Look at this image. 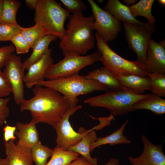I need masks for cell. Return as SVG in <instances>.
I'll return each instance as SVG.
<instances>
[{
    "instance_id": "cell-1",
    "label": "cell",
    "mask_w": 165,
    "mask_h": 165,
    "mask_svg": "<svg viewBox=\"0 0 165 165\" xmlns=\"http://www.w3.org/2000/svg\"><path fill=\"white\" fill-rule=\"evenodd\" d=\"M32 90L34 96L24 99L20 106V111H29L31 120L36 124L44 123L54 128L62 117L70 108L61 94L52 89L35 85Z\"/></svg>"
},
{
    "instance_id": "cell-2",
    "label": "cell",
    "mask_w": 165,
    "mask_h": 165,
    "mask_svg": "<svg viewBox=\"0 0 165 165\" xmlns=\"http://www.w3.org/2000/svg\"><path fill=\"white\" fill-rule=\"evenodd\" d=\"M67 29L59 43L63 55H84L94 48V37L92 25L94 21L93 14L85 17L82 12L70 14Z\"/></svg>"
},
{
    "instance_id": "cell-3",
    "label": "cell",
    "mask_w": 165,
    "mask_h": 165,
    "mask_svg": "<svg viewBox=\"0 0 165 165\" xmlns=\"http://www.w3.org/2000/svg\"><path fill=\"white\" fill-rule=\"evenodd\" d=\"M35 85L49 88L63 95L70 108L76 106L79 102L78 96L88 94L97 91H109L106 87L97 82L86 79L85 76L79 74L64 78L44 80Z\"/></svg>"
},
{
    "instance_id": "cell-4",
    "label": "cell",
    "mask_w": 165,
    "mask_h": 165,
    "mask_svg": "<svg viewBox=\"0 0 165 165\" xmlns=\"http://www.w3.org/2000/svg\"><path fill=\"white\" fill-rule=\"evenodd\" d=\"M34 21L41 25L46 35L61 40L66 30L64 24L70 12L54 0H38L35 9Z\"/></svg>"
},
{
    "instance_id": "cell-5",
    "label": "cell",
    "mask_w": 165,
    "mask_h": 165,
    "mask_svg": "<svg viewBox=\"0 0 165 165\" xmlns=\"http://www.w3.org/2000/svg\"><path fill=\"white\" fill-rule=\"evenodd\" d=\"M151 95L137 94L124 87L87 98L84 102L92 107L106 108L114 116H121L131 112L132 107L135 102L148 98Z\"/></svg>"
},
{
    "instance_id": "cell-6",
    "label": "cell",
    "mask_w": 165,
    "mask_h": 165,
    "mask_svg": "<svg viewBox=\"0 0 165 165\" xmlns=\"http://www.w3.org/2000/svg\"><path fill=\"white\" fill-rule=\"evenodd\" d=\"M95 38L101 61L104 67L115 75L134 74L141 76H147V72L144 65L137 60L131 61L120 56L109 47L97 32Z\"/></svg>"
},
{
    "instance_id": "cell-7",
    "label": "cell",
    "mask_w": 165,
    "mask_h": 165,
    "mask_svg": "<svg viewBox=\"0 0 165 165\" xmlns=\"http://www.w3.org/2000/svg\"><path fill=\"white\" fill-rule=\"evenodd\" d=\"M101 61V57L97 50L87 55H67L62 60L49 68L45 78L51 80L77 75L86 66Z\"/></svg>"
},
{
    "instance_id": "cell-8",
    "label": "cell",
    "mask_w": 165,
    "mask_h": 165,
    "mask_svg": "<svg viewBox=\"0 0 165 165\" xmlns=\"http://www.w3.org/2000/svg\"><path fill=\"white\" fill-rule=\"evenodd\" d=\"M88 1L94 16L92 27L107 43L115 40L121 31L120 21L100 7L93 0Z\"/></svg>"
},
{
    "instance_id": "cell-9",
    "label": "cell",
    "mask_w": 165,
    "mask_h": 165,
    "mask_svg": "<svg viewBox=\"0 0 165 165\" xmlns=\"http://www.w3.org/2000/svg\"><path fill=\"white\" fill-rule=\"evenodd\" d=\"M4 67L3 72L11 86L14 101L17 105H20L24 99L25 75L21 57L13 53Z\"/></svg>"
},
{
    "instance_id": "cell-10",
    "label": "cell",
    "mask_w": 165,
    "mask_h": 165,
    "mask_svg": "<svg viewBox=\"0 0 165 165\" xmlns=\"http://www.w3.org/2000/svg\"><path fill=\"white\" fill-rule=\"evenodd\" d=\"M82 107L81 105L69 108L62 117L54 129L57 135L56 146L65 150L77 145L81 140L82 134L74 130L69 119L70 116Z\"/></svg>"
},
{
    "instance_id": "cell-11",
    "label": "cell",
    "mask_w": 165,
    "mask_h": 165,
    "mask_svg": "<svg viewBox=\"0 0 165 165\" xmlns=\"http://www.w3.org/2000/svg\"><path fill=\"white\" fill-rule=\"evenodd\" d=\"M123 27L129 49L136 53L137 61L145 65L147 47L152 33L141 26L123 23Z\"/></svg>"
},
{
    "instance_id": "cell-12",
    "label": "cell",
    "mask_w": 165,
    "mask_h": 165,
    "mask_svg": "<svg viewBox=\"0 0 165 165\" xmlns=\"http://www.w3.org/2000/svg\"><path fill=\"white\" fill-rule=\"evenodd\" d=\"M141 139L143 144V150L137 157L129 156V162L132 165H165V155L161 145H155L145 135Z\"/></svg>"
},
{
    "instance_id": "cell-13",
    "label": "cell",
    "mask_w": 165,
    "mask_h": 165,
    "mask_svg": "<svg viewBox=\"0 0 165 165\" xmlns=\"http://www.w3.org/2000/svg\"><path fill=\"white\" fill-rule=\"evenodd\" d=\"M147 73H165V39L159 42L152 38L148 40L145 64Z\"/></svg>"
},
{
    "instance_id": "cell-14",
    "label": "cell",
    "mask_w": 165,
    "mask_h": 165,
    "mask_svg": "<svg viewBox=\"0 0 165 165\" xmlns=\"http://www.w3.org/2000/svg\"><path fill=\"white\" fill-rule=\"evenodd\" d=\"M123 23L131 25L143 27L152 33L155 32V25L138 20L131 14L129 7L118 0H109L103 9Z\"/></svg>"
},
{
    "instance_id": "cell-15",
    "label": "cell",
    "mask_w": 165,
    "mask_h": 165,
    "mask_svg": "<svg viewBox=\"0 0 165 165\" xmlns=\"http://www.w3.org/2000/svg\"><path fill=\"white\" fill-rule=\"evenodd\" d=\"M52 51V49H49L39 60L30 67L24 79L27 88H31L37 83L44 80L47 70L54 64Z\"/></svg>"
},
{
    "instance_id": "cell-16",
    "label": "cell",
    "mask_w": 165,
    "mask_h": 165,
    "mask_svg": "<svg viewBox=\"0 0 165 165\" xmlns=\"http://www.w3.org/2000/svg\"><path fill=\"white\" fill-rule=\"evenodd\" d=\"M8 165H32L31 148L15 144L11 140L4 144Z\"/></svg>"
},
{
    "instance_id": "cell-17",
    "label": "cell",
    "mask_w": 165,
    "mask_h": 165,
    "mask_svg": "<svg viewBox=\"0 0 165 165\" xmlns=\"http://www.w3.org/2000/svg\"><path fill=\"white\" fill-rule=\"evenodd\" d=\"M115 75L122 86L134 94L141 95L146 90H151L150 79L147 75L141 76L134 74Z\"/></svg>"
},
{
    "instance_id": "cell-18",
    "label": "cell",
    "mask_w": 165,
    "mask_h": 165,
    "mask_svg": "<svg viewBox=\"0 0 165 165\" xmlns=\"http://www.w3.org/2000/svg\"><path fill=\"white\" fill-rule=\"evenodd\" d=\"M78 132L82 134L81 141L68 150L81 155L92 165H98L97 158L92 157L90 155V145L94 142L97 138L96 132L92 129L87 130L83 127H80Z\"/></svg>"
},
{
    "instance_id": "cell-19",
    "label": "cell",
    "mask_w": 165,
    "mask_h": 165,
    "mask_svg": "<svg viewBox=\"0 0 165 165\" xmlns=\"http://www.w3.org/2000/svg\"><path fill=\"white\" fill-rule=\"evenodd\" d=\"M36 124L32 120L28 123L17 122L16 126L17 130L15 131V134L18 138V141L16 144L31 148L39 142Z\"/></svg>"
},
{
    "instance_id": "cell-20",
    "label": "cell",
    "mask_w": 165,
    "mask_h": 165,
    "mask_svg": "<svg viewBox=\"0 0 165 165\" xmlns=\"http://www.w3.org/2000/svg\"><path fill=\"white\" fill-rule=\"evenodd\" d=\"M85 76L88 79L97 82L109 91L118 90L124 88L115 75L105 67L89 72Z\"/></svg>"
},
{
    "instance_id": "cell-21",
    "label": "cell",
    "mask_w": 165,
    "mask_h": 165,
    "mask_svg": "<svg viewBox=\"0 0 165 165\" xmlns=\"http://www.w3.org/2000/svg\"><path fill=\"white\" fill-rule=\"evenodd\" d=\"M129 120L127 119L121 125L119 128L111 134L103 137L97 138L96 141L90 145V150L92 152L96 148L99 146L108 144L114 145L119 144H129L131 141L123 135V132Z\"/></svg>"
},
{
    "instance_id": "cell-22",
    "label": "cell",
    "mask_w": 165,
    "mask_h": 165,
    "mask_svg": "<svg viewBox=\"0 0 165 165\" xmlns=\"http://www.w3.org/2000/svg\"><path fill=\"white\" fill-rule=\"evenodd\" d=\"M146 109L156 115L165 113V99L153 94L148 98L135 102L132 108V112L136 110Z\"/></svg>"
},
{
    "instance_id": "cell-23",
    "label": "cell",
    "mask_w": 165,
    "mask_h": 165,
    "mask_svg": "<svg viewBox=\"0 0 165 165\" xmlns=\"http://www.w3.org/2000/svg\"><path fill=\"white\" fill-rule=\"evenodd\" d=\"M57 38V36L51 35H44L33 49L30 56L23 63L25 69L28 71L32 64L39 60L49 49L50 43L56 41Z\"/></svg>"
},
{
    "instance_id": "cell-24",
    "label": "cell",
    "mask_w": 165,
    "mask_h": 165,
    "mask_svg": "<svg viewBox=\"0 0 165 165\" xmlns=\"http://www.w3.org/2000/svg\"><path fill=\"white\" fill-rule=\"evenodd\" d=\"M154 0H141L138 3L129 7L130 12L135 17L138 16L145 17L148 23L152 24L156 21L152 13V8Z\"/></svg>"
},
{
    "instance_id": "cell-25",
    "label": "cell",
    "mask_w": 165,
    "mask_h": 165,
    "mask_svg": "<svg viewBox=\"0 0 165 165\" xmlns=\"http://www.w3.org/2000/svg\"><path fill=\"white\" fill-rule=\"evenodd\" d=\"M79 156L77 153L64 150L56 146L53 148L50 160L46 165H69Z\"/></svg>"
},
{
    "instance_id": "cell-26",
    "label": "cell",
    "mask_w": 165,
    "mask_h": 165,
    "mask_svg": "<svg viewBox=\"0 0 165 165\" xmlns=\"http://www.w3.org/2000/svg\"><path fill=\"white\" fill-rule=\"evenodd\" d=\"M33 49L40 39L46 34L44 28L40 24H35L28 28L23 27L20 32Z\"/></svg>"
},
{
    "instance_id": "cell-27",
    "label": "cell",
    "mask_w": 165,
    "mask_h": 165,
    "mask_svg": "<svg viewBox=\"0 0 165 165\" xmlns=\"http://www.w3.org/2000/svg\"><path fill=\"white\" fill-rule=\"evenodd\" d=\"M31 149L32 160L36 165H46L53 152V149L43 145L40 141L33 145Z\"/></svg>"
},
{
    "instance_id": "cell-28",
    "label": "cell",
    "mask_w": 165,
    "mask_h": 165,
    "mask_svg": "<svg viewBox=\"0 0 165 165\" xmlns=\"http://www.w3.org/2000/svg\"><path fill=\"white\" fill-rule=\"evenodd\" d=\"M21 5L18 1L3 0L2 22L17 24L16 16L18 9Z\"/></svg>"
},
{
    "instance_id": "cell-29",
    "label": "cell",
    "mask_w": 165,
    "mask_h": 165,
    "mask_svg": "<svg viewBox=\"0 0 165 165\" xmlns=\"http://www.w3.org/2000/svg\"><path fill=\"white\" fill-rule=\"evenodd\" d=\"M150 79L152 94L161 97L165 96V74L156 72L147 73Z\"/></svg>"
},
{
    "instance_id": "cell-30",
    "label": "cell",
    "mask_w": 165,
    "mask_h": 165,
    "mask_svg": "<svg viewBox=\"0 0 165 165\" xmlns=\"http://www.w3.org/2000/svg\"><path fill=\"white\" fill-rule=\"evenodd\" d=\"M22 28L18 24L7 22H0V41H10L13 36L21 32Z\"/></svg>"
},
{
    "instance_id": "cell-31",
    "label": "cell",
    "mask_w": 165,
    "mask_h": 165,
    "mask_svg": "<svg viewBox=\"0 0 165 165\" xmlns=\"http://www.w3.org/2000/svg\"><path fill=\"white\" fill-rule=\"evenodd\" d=\"M10 41L14 45L17 54L27 53L31 48L29 44L20 33L14 35Z\"/></svg>"
},
{
    "instance_id": "cell-32",
    "label": "cell",
    "mask_w": 165,
    "mask_h": 165,
    "mask_svg": "<svg viewBox=\"0 0 165 165\" xmlns=\"http://www.w3.org/2000/svg\"><path fill=\"white\" fill-rule=\"evenodd\" d=\"M60 1L70 13L82 12L86 9V5L80 0H60Z\"/></svg>"
},
{
    "instance_id": "cell-33",
    "label": "cell",
    "mask_w": 165,
    "mask_h": 165,
    "mask_svg": "<svg viewBox=\"0 0 165 165\" xmlns=\"http://www.w3.org/2000/svg\"><path fill=\"white\" fill-rule=\"evenodd\" d=\"M15 50L14 46L12 44L0 47V68L1 69Z\"/></svg>"
},
{
    "instance_id": "cell-34",
    "label": "cell",
    "mask_w": 165,
    "mask_h": 165,
    "mask_svg": "<svg viewBox=\"0 0 165 165\" xmlns=\"http://www.w3.org/2000/svg\"><path fill=\"white\" fill-rule=\"evenodd\" d=\"M11 93V86L3 72L0 68V97L8 96Z\"/></svg>"
},
{
    "instance_id": "cell-35",
    "label": "cell",
    "mask_w": 165,
    "mask_h": 165,
    "mask_svg": "<svg viewBox=\"0 0 165 165\" xmlns=\"http://www.w3.org/2000/svg\"><path fill=\"white\" fill-rule=\"evenodd\" d=\"M10 97L5 98L0 97V125L6 123V119L9 116V110L7 104Z\"/></svg>"
},
{
    "instance_id": "cell-36",
    "label": "cell",
    "mask_w": 165,
    "mask_h": 165,
    "mask_svg": "<svg viewBox=\"0 0 165 165\" xmlns=\"http://www.w3.org/2000/svg\"><path fill=\"white\" fill-rule=\"evenodd\" d=\"M16 128V126L6 125L3 128L4 138L5 143H6L11 140H15L16 138L14 135Z\"/></svg>"
},
{
    "instance_id": "cell-37",
    "label": "cell",
    "mask_w": 165,
    "mask_h": 165,
    "mask_svg": "<svg viewBox=\"0 0 165 165\" xmlns=\"http://www.w3.org/2000/svg\"><path fill=\"white\" fill-rule=\"evenodd\" d=\"M69 165H92L86 158L82 156L73 161Z\"/></svg>"
},
{
    "instance_id": "cell-38",
    "label": "cell",
    "mask_w": 165,
    "mask_h": 165,
    "mask_svg": "<svg viewBox=\"0 0 165 165\" xmlns=\"http://www.w3.org/2000/svg\"><path fill=\"white\" fill-rule=\"evenodd\" d=\"M38 0H26L25 3L31 9L35 10Z\"/></svg>"
},
{
    "instance_id": "cell-39",
    "label": "cell",
    "mask_w": 165,
    "mask_h": 165,
    "mask_svg": "<svg viewBox=\"0 0 165 165\" xmlns=\"http://www.w3.org/2000/svg\"><path fill=\"white\" fill-rule=\"evenodd\" d=\"M119 162L118 159L112 158L104 165H119Z\"/></svg>"
},
{
    "instance_id": "cell-40",
    "label": "cell",
    "mask_w": 165,
    "mask_h": 165,
    "mask_svg": "<svg viewBox=\"0 0 165 165\" xmlns=\"http://www.w3.org/2000/svg\"><path fill=\"white\" fill-rule=\"evenodd\" d=\"M137 1V0H123V2L126 4V6H127L130 5L134 4Z\"/></svg>"
},
{
    "instance_id": "cell-41",
    "label": "cell",
    "mask_w": 165,
    "mask_h": 165,
    "mask_svg": "<svg viewBox=\"0 0 165 165\" xmlns=\"http://www.w3.org/2000/svg\"><path fill=\"white\" fill-rule=\"evenodd\" d=\"M9 160L6 157L5 159H2L0 158V165H8Z\"/></svg>"
},
{
    "instance_id": "cell-42",
    "label": "cell",
    "mask_w": 165,
    "mask_h": 165,
    "mask_svg": "<svg viewBox=\"0 0 165 165\" xmlns=\"http://www.w3.org/2000/svg\"><path fill=\"white\" fill-rule=\"evenodd\" d=\"M3 0H0V23L2 22V11Z\"/></svg>"
},
{
    "instance_id": "cell-43",
    "label": "cell",
    "mask_w": 165,
    "mask_h": 165,
    "mask_svg": "<svg viewBox=\"0 0 165 165\" xmlns=\"http://www.w3.org/2000/svg\"><path fill=\"white\" fill-rule=\"evenodd\" d=\"M158 2L160 4L163 6H165V0H159Z\"/></svg>"
},
{
    "instance_id": "cell-44",
    "label": "cell",
    "mask_w": 165,
    "mask_h": 165,
    "mask_svg": "<svg viewBox=\"0 0 165 165\" xmlns=\"http://www.w3.org/2000/svg\"></svg>"
}]
</instances>
